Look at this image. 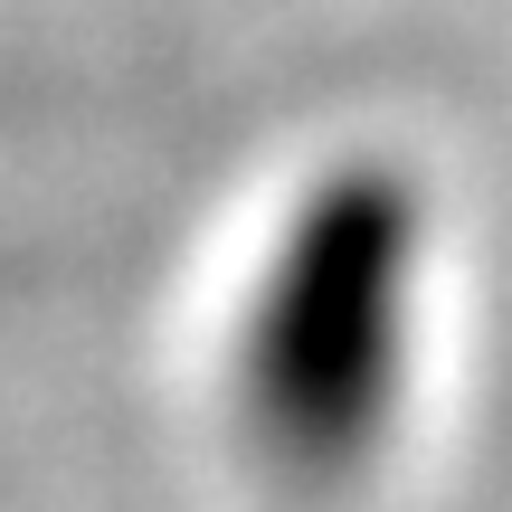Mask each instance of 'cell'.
Returning <instances> with one entry per match:
<instances>
[{
	"mask_svg": "<svg viewBox=\"0 0 512 512\" xmlns=\"http://www.w3.org/2000/svg\"><path fill=\"white\" fill-rule=\"evenodd\" d=\"M389 304H408V219L361 181L323 190L294 219L238 351L247 437L266 465L323 484L370 446L389 408V351H399Z\"/></svg>",
	"mask_w": 512,
	"mask_h": 512,
	"instance_id": "1",
	"label": "cell"
}]
</instances>
